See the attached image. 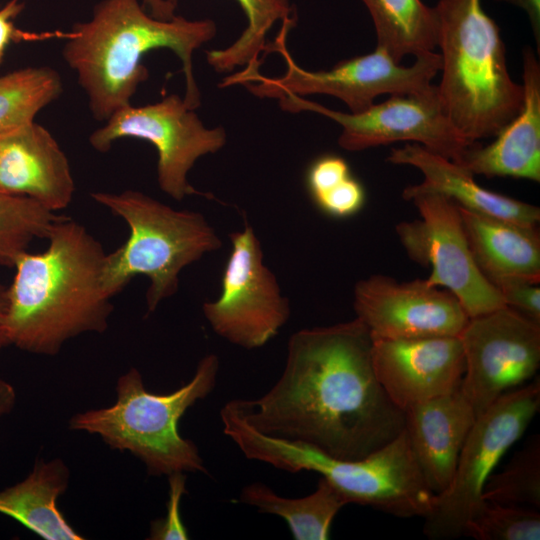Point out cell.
Listing matches in <instances>:
<instances>
[{"label":"cell","mask_w":540,"mask_h":540,"mask_svg":"<svg viewBox=\"0 0 540 540\" xmlns=\"http://www.w3.org/2000/svg\"><path fill=\"white\" fill-rule=\"evenodd\" d=\"M540 407L539 378L499 397L477 416L460 452L453 478L435 495L424 517L432 540L463 536L465 526L484 502L483 487L507 450L523 435Z\"/></svg>","instance_id":"9"},{"label":"cell","mask_w":540,"mask_h":540,"mask_svg":"<svg viewBox=\"0 0 540 540\" xmlns=\"http://www.w3.org/2000/svg\"><path fill=\"white\" fill-rule=\"evenodd\" d=\"M75 191L69 160L35 121L0 137V193L30 198L51 212L67 208Z\"/></svg>","instance_id":"17"},{"label":"cell","mask_w":540,"mask_h":540,"mask_svg":"<svg viewBox=\"0 0 540 540\" xmlns=\"http://www.w3.org/2000/svg\"><path fill=\"white\" fill-rule=\"evenodd\" d=\"M353 307L372 339L459 336L470 319L448 290L379 274L356 283Z\"/></svg>","instance_id":"15"},{"label":"cell","mask_w":540,"mask_h":540,"mask_svg":"<svg viewBox=\"0 0 540 540\" xmlns=\"http://www.w3.org/2000/svg\"><path fill=\"white\" fill-rule=\"evenodd\" d=\"M387 161L417 168L424 177L423 186L464 209L529 227H536L540 221L539 207L480 186L462 166L420 144L392 149Z\"/></svg>","instance_id":"20"},{"label":"cell","mask_w":540,"mask_h":540,"mask_svg":"<svg viewBox=\"0 0 540 540\" xmlns=\"http://www.w3.org/2000/svg\"><path fill=\"white\" fill-rule=\"evenodd\" d=\"M482 499L503 505L540 508L539 436H534L517 452L501 472L489 476Z\"/></svg>","instance_id":"28"},{"label":"cell","mask_w":540,"mask_h":540,"mask_svg":"<svg viewBox=\"0 0 540 540\" xmlns=\"http://www.w3.org/2000/svg\"><path fill=\"white\" fill-rule=\"evenodd\" d=\"M23 7L24 4L20 0H11L0 10V64L11 41H31L51 37V34L27 33L15 27L13 20Z\"/></svg>","instance_id":"34"},{"label":"cell","mask_w":540,"mask_h":540,"mask_svg":"<svg viewBox=\"0 0 540 540\" xmlns=\"http://www.w3.org/2000/svg\"><path fill=\"white\" fill-rule=\"evenodd\" d=\"M217 32L212 19L169 20L152 17L139 0H101L92 16L66 34L65 62L77 74L93 117L106 121L131 104L138 86L149 77L143 56L157 48L172 50L182 63L185 104L195 110L201 97L193 73L195 50Z\"/></svg>","instance_id":"3"},{"label":"cell","mask_w":540,"mask_h":540,"mask_svg":"<svg viewBox=\"0 0 540 540\" xmlns=\"http://www.w3.org/2000/svg\"><path fill=\"white\" fill-rule=\"evenodd\" d=\"M1 134H2V133H0V137H1Z\"/></svg>","instance_id":"39"},{"label":"cell","mask_w":540,"mask_h":540,"mask_svg":"<svg viewBox=\"0 0 540 540\" xmlns=\"http://www.w3.org/2000/svg\"><path fill=\"white\" fill-rule=\"evenodd\" d=\"M506 306L540 323L539 283L525 279H505L494 284Z\"/></svg>","instance_id":"33"},{"label":"cell","mask_w":540,"mask_h":540,"mask_svg":"<svg viewBox=\"0 0 540 540\" xmlns=\"http://www.w3.org/2000/svg\"><path fill=\"white\" fill-rule=\"evenodd\" d=\"M463 536L477 540H539V511L484 501L467 522Z\"/></svg>","instance_id":"29"},{"label":"cell","mask_w":540,"mask_h":540,"mask_svg":"<svg viewBox=\"0 0 540 540\" xmlns=\"http://www.w3.org/2000/svg\"><path fill=\"white\" fill-rule=\"evenodd\" d=\"M227 404L264 435L340 460L366 457L405 424L375 375L372 337L358 318L293 333L275 384Z\"/></svg>","instance_id":"1"},{"label":"cell","mask_w":540,"mask_h":540,"mask_svg":"<svg viewBox=\"0 0 540 540\" xmlns=\"http://www.w3.org/2000/svg\"><path fill=\"white\" fill-rule=\"evenodd\" d=\"M62 91L60 75L47 66L25 67L0 76V133L33 122Z\"/></svg>","instance_id":"26"},{"label":"cell","mask_w":540,"mask_h":540,"mask_svg":"<svg viewBox=\"0 0 540 540\" xmlns=\"http://www.w3.org/2000/svg\"><path fill=\"white\" fill-rule=\"evenodd\" d=\"M150 142L157 151V182L162 192L176 201L186 196L203 195L188 181L196 161L221 150L227 142L223 127H206L183 98L170 94L145 106L131 104L116 111L105 125L89 136L90 145L107 152L121 138Z\"/></svg>","instance_id":"11"},{"label":"cell","mask_w":540,"mask_h":540,"mask_svg":"<svg viewBox=\"0 0 540 540\" xmlns=\"http://www.w3.org/2000/svg\"><path fill=\"white\" fill-rule=\"evenodd\" d=\"M218 371L217 355L208 354L188 383L169 394H155L146 390L140 372L130 368L117 380L112 406L74 415L69 428L96 434L111 448L129 451L144 463L149 475L207 474L198 447L180 435L178 422L212 392Z\"/></svg>","instance_id":"6"},{"label":"cell","mask_w":540,"mask_h":540,"mask_svg":"<svg viewBox=\"0 0 540 540\" xmlns=\"http://www.w3.org/2000/svg\"><path fill=\"white\" fill-rule=\"evenodd\" d=\"M16 403V391L12 384L0 379V419L9 414Z\"/></svg>","instance_id":"37"},{"label":"cell","mask_w":540,"mask_h":540,"mask_svg":"<svg viewBox=\"0 0 540 540\" xmlns=\"http://www.w3.org/2000/svg\"><path fill=\"white\" fill-rule=\"evenodd\" d=\"M62 217L30 198L0 193V264L13 267L31 242L47 238Z\"/></svg>","instance_id":"27"},{"label":"cell","mask_w":540,"mask_h":540,"mask_svg":"<svg viewBox=\"0 0 540 540\" xmlns=\"http://www.w3.org/2000/svg\"><path fill=\"white\" fill-rule=\"evenodd\" d=\"M375 375L402 410L461 385L465 359L459 336L372 339Z\"/></svg>","instance_id":"16"},{"label":"cell","mask_w":540,"mask_h":540,"mask_svg":"<svg viewBox=\"0 0 540 540\" xmlns=\"http://www.w3.org/2000/svg\"><path fill=\"white\" fill-rule=\"evenodd\" d=\"M223 432L250 460L290 473L316 472L349 503L370 506L396 517H425L435 494L428 488L404 430L364 458L340 460L309 447L264 435L227 403L220 410Z\"/></svg>","instance_id":"5"},{"label":"cell","mask_w":540,"mask_h":540,"mask_svg":"<svg viewBox=\"0 0 540 540\" xmlns=\"http://www.w3.org/2000/svg\"><path fill=\"white\" fill-rule=\"evenodd\" d=\"M460 386L404 410V433L421 474L435 495L449 486L477 418Z\"/></svg>","instance_id":"18"},{"label":"cell","mask_w":540,"mask_h":540,"mask_svg":"<svg viewBox=\"0 0 540 540\" xmlns=\"http://www.w3.org/2000/svg\"><path fill=\"white\" fill-rule=\"evenodd\" d=\"M402 197L415 205L420 219L399 223L396 233L407 255L431 268L426 282L451 292L469 318L505 306L472 257L458 206L421 183L406 187Z\"/></svg>","instance_id":"10"},{"label":"cell","mask_w":540,"mask_h":540,"mask_svg":"<svg viewBox=\"0 0 540 540\" xmlns=\"http://www.w3.org/2000/svg\"><path fill=\"white\" fill-rule=\"evenodd\" d=\"M296 19L281 22L274 41L265 47V52L281 55L286 64L285 73L279 77H266L259 72L239 84L253 95L274 99L285 94L300 97L330 95L341 100L351 113H358L373 105L380 95L414 94L429 89L440 71L439 53L415 57L412 65L403 66L377 46L368 54L342 60L328 70H306L295 62L286 45Z\"/></svg>","instance_id":"8"},{"label":"cell","mask_w":540,"mask_h":540,"mask_svg":"<svg viewBox=\"0 0 540 540\" xmlns=\"http://www.w3.org/2000/svg\"><path fill=\"white\" fill-rule=\"evenodd\" d=\"M70 472L60 458L37 462L29 475L0 491V513L21 523L46 540H81L57 508Z\"/></svg>","instance_id":"22"},{"label":"cell","mask_w":540,"mask_h":540,"mask_svg":"<svg viewBox=\"0 0 540 540\" xmlns=\"http://www.w3.org/2000/svg\"><path fill=\"white\" fill-rule=\"evenodd\" d=\"M515 5L528 16L532 31L537 44V54L540 52V0H494Z\"/></svg>","instance_id":"35"},{"label":"cell","mask_w":540,"mask_h":540,"mask_svg":"<svg viewBox=\"0 0 540 540\" xmlns=\"http://www.w3.org/2000/svg\"><path fill=\"white\" fill-rule=\"evenodd\" d=\"M459 337L465 359L460 387L476 416L540 367V323L506 305L470 318Z\"/></svg>","instance_id":"14"},{"label":"cell","mask_w":540,"mask_h":540,"mask_svg":"<svg viewBox=\"0 0 540 540\" xmlns=\"http://www.w3.org/2000/svg\"><path fill=\"white\" fill-rule=\"evenodd\" d=\"M239 501L256 507L260 513L281 517L295 540L328 539L335 516L348 504L323 477L311 494L299 498L282 497L266 484L253 482L243 487Z\"/></svg>","instance_id":"23"},{"label":"cell","mask_w":540,"mask_h":540,"mask_svg":"<svg viewBox=\"0 0 540 540\" xmlns=\"http://www.w3.org/2000/svg\"><path fill=\"white\" fill-rule=\"evenodd\" d=\"M6 288L0 284V350L8 345L5 334Z\"/></svg>","instance_id":"38"},{"label":"cell","mask_w":540,"mask_h":540,"mask_svg":"<svg viewBox=\"0 0 540 540\" xmlns=\"http://www.w3.org/2000/svg\"><path fill=\"white\" fill-rule=\"evenodd\" d=\"M277 100L284 111L313 112L338 123L342 129L338 144L347 151L406 141L460 164L466 151L477 143L467 140L453 126L437 85L419 93L391 95L358 113L335 111L294 94Z\"/></svg>","instance_id":"12"},{"label":"cell","mask_w":540,"mask_h":540,"mask_svg":"<svg viewBox=\"0 0 540 540\" xmlns=\"http://www.w3.org/2000/svg\"><path fill=\"white\" fill-rule=\"evenodd\" d=\"M46 239V250L25 251L13 265L5 334L8 345L51 356L74 337L104 332L113 305L102 284L106 252L82 224L63 216Z\"/></svg>","instance_id":"2"},{"label":"cell","mask_w":540,"mask_h":540,"mask_svg":"<svg viewBox=\"0 0 540 540\" xmlns=\"http://www.w3.org/2000/svg\"><path fill=\"white\" fill-rule=\"evenodd\" d=\"M365 191L352 175L314 202L324 213L337 218L356 214L364 205Z\"/></svg>","instance_id":"32"},{"label":"cell","mask_w":540,"mask_h":540,"mask_svg":"<svg viewBox=\"0 0 540 540\" xmlns=\"http://www.w3.org/2000/svg\"><path fill=\"white\" fill-rule=\"evenodd\" d=\"M458 208L472 257L490 283L505 279L540 282V236L536 227Z\"/></svg>","instance_id":"21"},{"label":"cell","mask_w":540,"mask_h":540,"mask_svg":"<svg viewBox=\"0 0 540 540\" xmlns=\"http://www.w3.org/2000/svg\"><path fill=\"white\" fill-rule=\"evenodd\" d=\"M522 63L521 110L493 142L466 151L459 165L473 175L540 181V64L532 47L523 49Z\"/></svg>","instance_id":"19"},{"label":"cell","mask_w":540,"mask_h":540,"mask_svg":"<svg viewBox=\"0 0 540 540\" xmlns=\"http://www.w3.org/2000/svg\"><path fill=\"white\" fill-rule=\"evenodd\" d=\"M91 198L129 226L127 240L107 254L102 284L111 298L137 275L150 280L147 312L152 313L179 286V274L205 254L221 248L215 229L199 212L176 210L136 190L93 192Z\"/></svg>","instance_id":"7"},{"label":"cell","mask_w":540,"mask_h":540,"mask_svg":"<svg viewBox=\"0 0 540 540\" xmlns=\"http://www.w3.org/2000/svg\"><path fill=\"white\" fill-rule=\"evenodd\" d=\"M169 498L165 517L154 520L150 525V540H186L187 529L180 514V503L186 491V476L183 472L168 475Z\"/></svg>","instance_id":"30"},{"label":"cell","mask_w":540,"mask_h":540,"mask_svg":"<svg viewBox=\"0 0 540 540\" xmlns=\"http://www.w3.org/2000/svg\"><path fill=\"white\" fill-rule=\"evenodd\" d=\"M438 94L453 126L471 142L495 137L521 110L523 87L511 78L504 42L481 0H439Z\"/></svg>","instance_id":"4"},{"label":"cell","mask_w":540,"mask_h":540,"mask_svg":"<svg viewBox=\"0 0 540 540\" xmlns=\"http://www.w3.org/2000/svg\"><path fill=\"white\" fill-rule=\"evenodd\" d=\"M142 5L156 19L169 20L176 15V6L167 0H142Z\"/></svg>","instance_id":"36"},{"label":"cell","mask_w":540,"mask_h":540,"mask_svg":"<svg viewBox=\"0 0 540 540\" xmlns=\"http://www.w3.org/2000/svg\"><path fill=\"white\" fill-rule=\"evenodd\" d=\"M232 249L224 268L221 293L204 302L203 314L212 330L244 349L267 344L287 323L290 304L274 273L265 265L261 243L245 223L229 235Z\"/></svg>","instance_id":"13"},{"label":"cell","mask_w":540,"mask_h":540,"mask_svg":"<svg viewBox=\"0 0 540 540\" xmlns=\"http://www.w3.org/2000/svg\"><path fill=\"white\" fill-rule=\"evenodd\" d=\"M368 9L376 33V46L400 63L407 56L419 57L437 47L434 7L422 0H361Z\"/></svg>","instance_id":"25"},{"label":"cell","mask_w":540,"mask_h":540,"mask_svg":"<svg viewBox=\"0 0 540 540\" xmlns=\"http://www.w3.org/2000/svg\"><path fill=\"white\" fill-rule=\"evenodd\" d=\"M177 6L179 0H167ZM247 19L241 35L223 49L206 51L207 63L219 73H226L236 67L239 72L226 76L219 83L225 88L239 85L243 80L259 73L262 64L260 54L265 52L267 35L277 21L294 18V7L290 0H236Z\"/></svg>","instance_id":"24"},{"label":"cell","mask_w":540,"mask_h":540,"mask_svg":"<svg viewBox=\"0 0 540 540\" xmlns=\"http://www.w3.org/2000/svg\"><path fill=\"white\" fill-rule=\"evenodd\" d=\"M351 176L348 163L337 155L315 159L306 173V185L313 201Z\"/></svg>","instance_id":"31"}]
</instances>
